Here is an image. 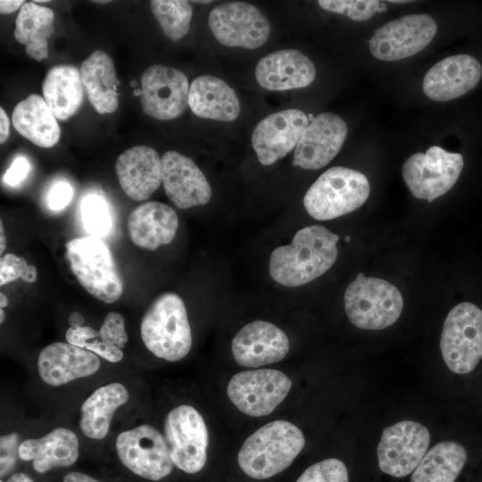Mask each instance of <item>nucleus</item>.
<instances>
[{
  "label": "nucleus",
  "mask_w": 482,
  "mask_h": 482,
  "mask_svg": "<svg viewBox=\"0 0 482 482\" xmlns=\"http://www.w3.org/2000/svg\"><path fill=\"white\" fill-rule=\"evenodd\" d=\"M319 5L328 12L340 13L355 21H364L386 5L377 0H320Z\"/></svg>",
  "instance_id": "f704fd0d"
},
{
  "label": "nucleus",
  "mask_w": 482,
  "mask_h": 482,
  "mask_svg": "<svg viewBox=\"0 0 482 482\" xmlns=\"http://www.w3.org/2000/svg\"><path fill=\"white\" fill-rule=\"evenodd\" d=\"M215 38L224 46L254 49L270 36V27L265 15L254 5L244 2L221 4L208 18Z\"/></svg>",
  "instance_id": "ddd939ff"
},
{
  "label": "nucleus",
  "mask_w": 482,
  "mask_h": 482,
  "mask_svg": "<svg viewBox=\"0 0 482 482\" xmlns=\"http://www.w3.org/2000/svg\"><path fill=\"white\" fill-rule=\"evenodd\" d=\"M231 350L239 365L257 368L283 360L289 351V340L278 326L257 320L236 334Z\"/></svg>",
  "instance_id": "a211bd4d"
},
{
  "label": "nucleus",
  "mask_w": 482,
  "mask_h": 482,
  "mask_svg": "<svg viewBox=\"0 0 482 482\" xmlns=\"http://www.w3.org/2000/svg\"><path fill=\"white\" fill-rule=\"evenodd\" d=\"M292 381L282 371L273 369L245 370L232 376L227 394L243 413L261 417L271 413L286 398Z\"/></svg>",
  "instance_id": "9b49d317"
},
{
  "label": "nucleus",
  "mask_w": 482,
  "mask_h": 482,
  "mask_svg": "<svg viewBox=\"0 0 482 482\" xmlns=\"http://www.w3.org/2000/svg\"><path fill=\"white\" fill-rule=\"evenodd\" d=\"M27 261L14 253H6L0 260V285L4 286L21 277Z\"/></svg>",
  "instance_id": "58836bf2"
},
{
  "label": "nucleus",
  "mask_w": 482,
  "mask_h": 482,
  "mask_svg": "<svg viewBox=\"0 0 482 482\" xmlns=\"http://www.w3.org/2000/svg\"><path fill=\"white\" fill-rule=\"evenodd\" d=\"M129 399V391L121 383H109L96 389L80 406L81 432L91 439H104L115 411Z\"/></svg>",
  "instance_id": "c85d7f7f"
},
{
  "label": "nucleus",
  "mask_w": 482,
  "mask_h": 482,
  "mask_svg": "<svg viewBox=\"0 0 482 482\" xmlns=\"http://www.w3.org/2000/svg\"><path fill=\"white\" fill-rule=\"evenodd\" d=\"M95 2H96V3H103V4H104V3H109V1H95Z\"/></svg>",
  "instance_id": "052dcab7"
},
{
  "label": "nucleus",
  "mask_w": 482,
  "mask_h": 482,
  "mask_svg": "<svg viewBox=\"0 0 482 482\" xmlns=\"http://www.w3.org/2000/svg\"><path fill=\"white\" fill-rule=\"evenodd\" d=\"M47 2V0H37V1H35V3H46Z\"/></svg>",
  "instance_id": "13d9d810"
},
{
  "label": "nucleus",
  "mask_w": 482,
  "mask_h": 482,
  "mask_svg": "<svg viewBox=\"0 0 482 482\" xmlns=\"http://www.w3.org/2000/svg\"><path fill=\"white\" fill-rule=\"evenodd\" d=\"M130 86L136 87L137 86V81L136 80L131 81Z\"/></svg>",
  "instance_id": "4d7b16f0"
},
{
  "label": "nucleus",
  "mask_w": 482,
  "mask_h": 482,
  "mask_svg": "<svg viewBox=\"0 0 482 482\" xmlns=\"http://www.w3.org/2000/svg\"><path fill=\"white\" fill-rule=\"evenodd\" d=\"M388 2H390V3H399V4H400V3H408V2H410V1H405V0H403V1H401V0H396V1H395V0H390V1H388Z\"/></svg>",
  "instance_id": "6e6d98bb"
},
{
  "label": "nucleus",
  "mask_w": 482,
  "mask_h": 482,
  "mask_svg": "<svg viewBox=\"0 0 482 482\" xmlns=\"http://www.w3.org/2000/svg\"><path fill=\"white\" fill-rule=\"evenodd\" d=\"M4 320V312L3 308L0 309V323L2 324Z\"/></svg>",
  "instance_id": "864d4df0"
},
{
  "label": "nucleus",
  "mask_w": 482,
  "mask_h": 482,
  "mask_svg": "<svg viewBox=\"0 0 482 482\" xmlns=\"http://www.w3.org/2000/svg\"><path fill=\"white\" fill-rule=\"evenodd\" d=\"M188 104L195 115L216 120L232 121L240 112L235 90L212 75L199 76L192 81Z\"/></svg>",
  "instance_id": "a878e982"
},
{
  "label": "nucleus",
  "mask_w": 482,
  "mask_h": 482,
  "mask_svg": "<svg viewBox=\"0 0 482 482\" xmlns=\"http://www.w3.org/2000/svg\"><path fill=\"white\" fill-rule=\"evenodd\" d=\"M68 322L71 327H82L85 323V319L81 312H73L68 317Z\"/></svg>",
  "instance_id": "8fccbe9b"
},
{
  "label": "nucleus",
  "mask_w": 482,
  "mask_h": 482,
  "mask_svg": "<svg viewBox=\"0 0 482 482\" xmlns=\"http://www.w3.org/2000/svg\"><path fill=\"white\" fill-rule=\"evenodd\" d=\"M463 164L461 154L434 145L405 161L403 178L415 197L432 202L454 186Z\"/></svg>",
  "instance_id": "1a4fd4ad"
},
{
  "label": "nucleus",
  "mask_w": 482,
  "mask_h": 482,
  "mask_svg": "<svg viewBox=\"0 0 482 482\" xmlns=\"http://www.w3.org/2000/svg\"><path fill=\"white\" fill-rule=\"evenodd\" d=\"M440 350L447 368L457 374L471 372L482 358V311L461 303L447 314L440 338Z\"/></svg>",
  "instance_id": "0eeeda50"
},
{
  "label": "nucleus",
  "mask_w": 482,
  "mask_h": 482,
  "mask_svg": "<svg viewBox=\"0 0 482 482\" xmlns=\"http://www.w3.org/2000/svg\"><path fill=\"white\" fill-rule=\"evenodd\" d=\"M295 482H349L345 463L329 458L308 467Z\"/></svg>",
  "instance_id": "c9c22d12"
},
{
  "label": "nucleus",
  "mask_w": 482,
  "mask_h": 482,
  "mask_svg": "<svg viewBox=\"0 0 482 482\" xmlns=\"http://www.w3.org/2000/svg\"><path fill=\"white\" fill-rule=\"evenodd\" d=\"M150 6L164 34L173 41L189 30L192 7L183 0H152Z\"/></svg>",
  "instance_id": "473e14b6"
},
{
  "label": "nucleus",
  "mask_w": 482,
  "mask_h": 482,
  "mask_svg": "<svg viewBox=\"0 0 482 482\" xmlns=\"http://www.w3.org/2000/svg\"><path fill=\"white\" fill-rule=\"evenodd\" d=\"M115 449L121 463L134 474L160 480L173 469L164 436L149 424H142L120 433Z\"/></svg>",
  "instance_id": "9d476101"
},
{
  "label": "nucleus",
  "mask_w": 482,
  "mask_h": 482,
  "mask_svg": "<svg viewBox=\"0 0 482 482\" xmlns=\"http://www.w3.org/2000/svg\"><path fill=\"white\" fill-rule=\"evenodd\" d=\"M312 62L295 49H283L262 57L255 68L258 84L269 90H288L309 86L315 79Z\"/></svg>",
  "instance_id": "5701e85b"
},
{
  "label": "nucleus",
  "mask_w": 482,
  "mask_h": 482,
  "mask_svg": "<svg viewBox=\"0 0 482 482\" xmlns=\"http://www.w3.org/2000/svg\"><path fill=\"white\" fill-rule=\"evenodd\" d=\"M467 452L454 441L434 445L413 470L411 482H454L463 469Z\"/></svg>",
  "instance_id": "2f4dec72"
},
{
  "label": "nucleus",
  "mask_w": 482,
  "mask_h": 482,
  "mask_svg": "<svg viewBox=\"0 0 482 482\" xmlns=\"http://www.w3.org/2000/svg\"><path fill=\"white\" fill-rule=\"evenodd\" d=\"M141 87L143 112L152 118L175 119L188 104L187 78L175 68L158 64L148 67L142 75Z\"/></svg>",
  "instance_id": "2eb2a0df"
},
{
  "label": "nucleus",
  "mask_w": 482,
  "mask_h": 482,
  "mask_svg": "<svg viewBox=\"0 0 482 482\" xmlns=\"http://www.w3.org/2000/svg\"><path fill=\"white\" fill-rule=\"evenodd\" d=\"M164 437L173 464L194 474L206 463L208 429L203 416L191 405L173 408L164 420Z\"/></svg>",
  "instance_id": "6e6552de"
},
{
  "label": "nucleus",
  "mask_w": 482,
  "mask_h": 482,
  "mask_svg": "<svg viewBox=\"0 0 482 482\" xmlns=\"http://www.w3.org/2000/svg\"><path fill=\"white\" fill-rule=\"evenodd\" d=\"M62 482H101V481L95 479L85 473L72 471L64 476Z\"/></svg>",
  "instance_id": "a18cd8bd"
},
{
  "label": "nucleus",
  "mask_w": 482,
  "mask_h": 482,
  "mask_svg": "<svg viewBox=\"0 0 482 482\" xmlns=\"http://www.w3.org/2000/svg\"><path fill=\"white\" fill-rule=\"evenodd\" d=\"M54 14L47 7L35 2L25 3L15 20L13 35L15 39L25 46V52L36 61L48 57V38L54 32Z\"/></svg>",
  "instance_id": "7c9ffc66"
},
{
  "label": "nucleus",
  "mask_w": 482,
  "mask_h": 482,
  "mask_svg": "<svg viewBox=\"0 0 482 482\" xmlns=\"http://www.w3.org/2000/svg\"><path fill=\"white\" fill-rule=\"evenodd\" d=\"M10 134V120L4 112L0 108V142L3 144L6 141Z\"/></svg>",
  "instance_id": "c03bdc74"
},
{
  "label": "nucleus",
  "mask_w": 482,
  "mask_h": 482,
  "mask_svg": "<svg viewBox=\"0 0 482 482\" xmlns=\"http://www.w3.org/2000/svg\"><path fill=\"white\" fill-rule=\"evenodd\" d=\"M81 80L87 97L100 113H112L119 105L116 77L112 58L104 51L93 52L81 64Z\"/></svg>",
  "instance_id": "bb28decb"
},
{
  "label": "nucleus",
  "mask_w": 482,
  "mask_h": 482,
  "mask_svg": "<svg viewBox=\"0 0 482 482\" xmlns=\"http://www.w3.org/2000/svg\"><path fill=\"white\" fill-rule=\"evenodd\" d=\"M179 218L169 205L148 202L133 209L127 219L130 240L139 248L156 250L170 244L178 230Z\"/></svg>",
  "instance_id": "b1692460"
},
{
  "label": "nucleus",
  "mask_w": 482,
  "mask_h": 482,
  "mask_svg": "<svg viewBox=\"0 0 482 482\" xmlns=\"http://www.w3.org/2000/svg\"><path fill=\"white\" fill-rule=\"evenodd\" d=\"M20 436L12 432L0 437V476H7L15 467L19 457Z\"/></svg>",
  "instance_id": "4c0bfd02"
},
{
  "label": "nucleus",
  "mask_w": 482,
  "mask_h": 482,
  "mask_svg": "<svg viewBox=\"0 0 482 482\" xmlns=\"http://www.w3.org/2000/svg\"><path fill=\"white\" fill-rule=\"evenodd\" d=\"M21 278L27 283H33L37 278V271L35 266L28 265L24 270Z\"/></svg>",
  "instance_id": "de8ad7c7"
},
{
  "label": "nucleus",
  "mask_w": 482,
  "mask_h": 482,
  "mask_svg": "<svg viewBox=\"0 0 482 482\" xmlns=\"http://www.w3.org/2000/svg\"><path fill=\"white\" fill-rule=\"evenodd\" d=\"M79 455L78 436L66 428H56L41 437L26 439L19 447V458L32 461L33 468L38 473L71 466Z\"/></svg>",
  "instance_id": "393cba45"
},
{
  "label": "nucleus",
  "mask_w": 482,
  "mask_h": 482,
  "mask_svg": "<svg viewBox=\"0 0 482 482\" xmlns=\"http://www.w3.org/2000/svg\"><path fill=\"white\" fill-rule=\"evenodd\" d=\"M0 482H35L32 478L25 472H14L7 480L1 479Z\"/></svg>",
  "instance_id": "09e8293b"
},
{
  "label": "nucleus",
  "mask_w": 482,
  "mask_h": 482,
  "mask_svg": "<svg viewBox=\"0 0 482 482\" xmlns=\"http://www.w3.org/2000/svg\"><path fill=\"white\" fill-rule=\"evenodd\" d=\"M5 246H6V239L4 236L3 222L1 220L0 222V253H4V251L5 250Z\"/></svg>",
  "instance_id": "3c124183"
},
{
  "label": "nucleus",
  "mask_w": 482,
  "mask_h": 482,
  "mask_svg": "<svg viewBox=\"0 0 482 482\" xmlns=\"http://www.w3.org/2000/svg\"><path fill=\"white\" fill-rule=\"evenodd\" d=\"M30 165L24 157H17L4 175V181L9 186H16L29 171Z\"/></svg>",
  "instance_id": "79ce46f5"
},
{
  "label": "nucleus",
  "mask_w": 482,
  "mask_h": 482,
  "mask_svg": "<svg viewBox=\"0 0 482 482\" xmlns=\"http://www.w3.org/2000/svg\"><path fill=\"white\" fill-rule=\"evenodd\" d=\"M12 121L22 137L39 147H52L60 138L56 118L39 95H30L18 103L12 111Z\"/></svg>",
  "instance_id": "cd10ccee"
},
{
  "label": "nucleus",
  "mask_w": 482,
  "mask_h": 482,
  "mask_svg": "<svg viewBox=\"0 0 482 482\" xmlns=\"http://www.w3.org/2000/svg\"><path fill=\"white\" fill-rule=\"evenodd\" d=\"M347 136L344 120L323 112L312 120L297 143L293 166L317 170L328 165L338 154Z\"/></svg>",
  "instance_id": "f3484780"
},
{
  "label": "nucleus",
  "mask_w": 482,
  "mask_h": 482,
  "mask_svg": "<svg viewBox=\"0 0 482 482\" xmlns=\"http://www.w3.org/2000/svg\"><path fill=\"white\" fill-rule=\"evenodd\" d=\"M430 441L428 428L412 420H403L384 428L378 445L379 469L403 478L411 473L426 454Z\"/></svg>",
  "instance_id": "4468645a"
},
{
  "label": "nucleus",
  "mask_w": 482,
  "mask_h": 482,
  "mask_svg": "<svg viewBox=\"0 0 482 482\" xmlns=\"http://www.w3.org/2000/svg\"><path fill=\"white\" fill-rule=\"evenodd\" d=\"M85 229L92 237H103L112 228V216L106 201L99 195H86L80 207Z\"/></svg>",
  "instance_id": "72a5a7b5"
},
{
  "label": "nucleus",
  "mask_w": 482,
  "mask_h": 482,
  "mask_svg": "<svg viewBox=\"0 0 482 482\" xmlns=\"http://www.w3.org/2000/svg\"><path fill=\"white\" fill-rule=\"evenodd\" d=\"M100 337L119 348L122 349L128 342V335L125 330V322L121 314L111 312L104 320L99 329Z\"/></svg>",
  "instance_id": "e433bc0d"
},
{
  "label": "nucleus",
  "mask_w": 482,
  "mask_h": 482,
  "mask_svg": "<svg viewBox=\"0 0 482 482\" xmlns=\"http://www.w3.org/2000/svg\"><path fill=\"white\" fill-rule=\"evenodd\" d=\"M72 195L73 190L69 183L55 182L48 193V206L54 211L62 210L71 202Z\"/></svg>",
  "instance_id": "a19ab883"
},
{
  "label": "nucleus",
  "mask_w": 482,
  "mask_h": 482,
  "mask_svg": "<svg viewBox=\"0 0 482 482\" xmlns=\"http://www.w3.org/2000/svg\"><path fill=\"white\" fill-rule=\"evenodd\" d=\"M100 365V359L94 353L63 342L44 347L37 362L40 378L52 386L89 377L98 371Z\"/></svg>",
  "instance_id": "412c9836"
},
{
  "label": "nucleus",
  "mask_w": 482,
  "mask_h": 482,
  "mask_svg": "<svg viewBox=\"0 0 482 482\" xmlns=\"http://www.w3.org/2000/svg\"><path fill=\"white\" fill-rule=\"evenodd\" d=\"M345 241H346V242L350 241V237L346 236V237H345Z\"/></svg>",
  "instance_id": "680f3d73"
},
{
  "label": "nucleus",
  "mask_w": 482,
  "mask_h": 482,
  "mask_svg": "<svg viewBox=\"0 0 482 482\" xmlns=\"http://www.w3.org/2000/svg\"><path fill=\"white\" fill-rule=\"evenodd\" d=\"M8 303H9V301L6 295L1 293L0 294V307L4 309V307L8 305Z\"/></svg>",
  "instance_id": "603ef678"
},
{
  "label": "nucleus",
  "mask_w": 482,
  "mask_h": 482,
  "mask_svg": "<svg viewBox=\"0 0 482 482\" xmlns=\"http://www.w3.org/2000/svg\"><path fill=\"white\" fill-rule=\"evenodd\" d=\"M339 237L321 225L301 229L290 245L275 248L270 274L282 286L300 287L325 273L337 257Z\"/></svg>",
  "instance_id": "f257e3e1"
},
{
  "label": "nucleus",
  "mask_w": 482,
  "mask_h": 482,
  "mask_svg": "<svg viewBox=\"0 0 482 482\" xmlns=\"http://www.w3.org/2000/svg\"><path fill=\"white\" fill-rule=\"evenodd\" d=\"M24 4V1L21 0H1L0 12L2 14L14 12L18 8Z\"/></svg>",
  "instance_id": "49530a36"
},
{
  "label": "nucleus",
  "mask_w": 482,
  "mask_h": 482,
  "mask_svg": "<svg viewBox=\"0 0 482 482\" xmlns=\"http://www.w3.org/2000/svg\"><path fill=\"white\" fill-rule=\"evenodd\" d=\"M481 76L482 66L476 58L455 54L439 61L428 71L422 88L434 101H450L474 88Z\"/></svg>",
  "instance_id": "aec40b11"
},
{
  "label": "nucleus",
  "mask_w": 482,
  "mask_h": 482,
  "mask_svg": "<svg viewBox=\"0 0 482 482\" xmlns=\"http://www.w3.org/2000/svg\"><path fill=\"white\" fill-rule=\"evenodd\" d=\"M99 336V331L87 326L70 327L65 333L67 343L80 348H82L83 345L88 339L97 337Z\"/></svg>",
  "instance_id": "37998d69"
},
{
  "label": "nucleus",
  "mask_w": 482,
  "mask_h": 482,
  "mask_svg": "<svg viewBox=\"0 0 482 482\" xmlns=\"http://www.w3.org/2000/svg\"><path fill=\"white\" fill-rule=\"evenodd\" d=\"M310 124L307 115L297 109L274 112L253 129L252 145L259 162L270 165L295 148Z\"/></svg>",
  "instance_id": "dca6fc26"
},
{
  "label": "nucleus",
  "mask_w": 482,
  "mask_h": 482,
  "mask_svg": "<svg viewBox=\"0 0 482 482\" xmlns=\"http://www.w3.org/2000/svg\"><path fill=\"white\" fill-rule=\"evenodd\" d=\"M162 181L169 199L179 209L207 204L212 189L194 161L178 152L168 151L162 159Z\"/></svg>",
  "instance_id": "6ab92c4d"
},
{
  "label": "nucleus",
  "mask_w": 482,
  "mask_h": 482,
  "mask_svg": "<svg viewBox=\"0 0 482 482\" xmlns=\"http://www.w3.org/2000/svg\"><path fill=\"white\" fill-rule=\"evenodd\" d=\"M133 95L135 96H141L142 95V89H135L134 92H133Z\"/></svg>",
  "instance_id": "5fc2aeb1"
},
{
  "label": "nucleus",
  "mask_w": 482,
  "mask_h": 482,
  "mask_svg": "<svg viewBox=\"0 0 482 482\" xmlns=\"http://www.w3.org/2000/svg\"><path fill=\"white\" fill-rule=\"evenodd\" d=\"M195 3H203V4H205V3H209L210 1H195Z\"/></svg>",
  "instance_id": "bf43d9fd"
},
{
  "label": "nucleus",
  "mask_w": 482,
  "mask_h": 482,
  "mask_svg": "<svg viewBox=\"0 0 482 482\" xmlns=\"http://www.w3.org/2000/svg\"><path fill=\"white\" fill-rule=\"evenodd\" d=\"M370 187L362 172L332 167L323 172L303 197L307 212L319 220H332L352 212L368 199Z\"/></svg>",
  "instance_id": "39448f33"
},
{
  "label": "nucleus",
  "mask_w": 482,
  "mask_h": 482,
  "mask_svg": "<svg viewBox=\"0 0 482 482\" xmlns=\"http://www.w3.org/2000/svg\"><path fill=\"white\" fill-rule=\"evenodd\" d=\"M348 320L363 329L378 330L394 324L400 317L403 300L398 288L378 278L358 273L345 293Z\"/></svg>",
  "instance_id": "423d86ee"
},
{
  "label": "nucleus",
  "mask_w": 482,
  "mask_h": 482,
  "mask_svg": "<svg viewBox=\"0 0 482 482\" xmlns=\"http://www.w3.org/2000/svg\"><path fill=\"white\" fill-rule=\"evenodd\" d=\"M437 30L435 20L425 13L408 14L375 30L370 37V51L380 61H397L423 50Z\"/></svg>",
  "instance_id": "f8f14e48"
},
{
  "label": "nucleus",
  "mask_w": 482,
  "mask_h": 482,
  "mask_svg": "<svg viewBox=\"0 0 482 482\" xmlns=\"http://www.w3.org/2000/svg\"><path fill=\"white\" fill-rule=\"evenodd\" d=\"M84 86L76 66L61 64L52 67L42 84L44 99L55 118L65 120L81 106Z\"/></svg>",
  "instance_id": "c756f323"
},
{
  "label": "nucleus",
  "mask_w": 482,
  "mask_h": 482,
  "mask_svg": "<svg viewBox=\"0 0 482 482\" xmlns=\"http://www.w3.org/2000/svg\"><path fill=\"white\" fill-rule=\"evenodd\" d=\"M66 256L84 289L96 299L112 303L123 293V282L112 252L98 237L73 238L66 244Z\"/></svg>",
  "instance_id": "20e7f679"
},
{
  "label": "nucleus",
  "mask_w": 482,
  "mask_h": 482,
  "mask_svg": "<svg viewBox=\"0 0 482 482\" xmlns=\"http://www.w3.org/2000/svg\"><path fill=\"white\" fill-rule=\"evenodd\" d=\"M115 171L123 192L132 200H146L162 181V162L155 150L136 145L117 159Z\"/></svg>",
  "instance_id": "4be33fe9"
},
{
  "label": "nucleus",
  "mask_w": 482,
  "mask_h": 482,
  "mask_svg": "<svg viewBox=\"0 0 482 482\" xmlns=\"http://www.w3.org/2000/svg\"><path fill=\"white\" fill-rule=\"evenodd\" d=\"M82 348L112 363L119 362L123 358V352L120 348L104 340L100 336L88 339Z\"/></svg>",
  "instance_id": "ea45409f"
},
{
  "label": "nucleus",
  "mask_w": 482,
  "mask_h": 482,
  "mask_svg": "<svg viewBox=\"0 0 482 482\" xmlns=\"http://www.w3.org/2000/svg\"><path fill=\"white\" fill-rule=\"evenodd\" d=\"M304 445L299 428L287 420H274L247 437L237 454L238 465L249 477L266 479L289 467Z\"/></svg>",
  "instance_id": "f03ea898"
},
{
  "label": "nucleus",
  "mask_w": 482,
  "mask_h": 482,
  "mask_svg": "<svg viewBox=\"0 0 482 482\" xmlns=\"http://www.w3.org/2000/svg\"><path fill=\"white\" fill-rule=\"evenodd\" d=\"M140 334L156 357L168 362L183 359L191 349L192 335L181 297L170 292L160 295L145 312Z\"/></svg>",
  "instance_id": "7ed1b4c3"
}]
</instances>
